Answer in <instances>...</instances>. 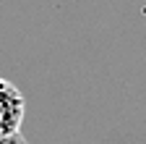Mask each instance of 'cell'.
Segmentation results:
<instances>
[{
    "mask_svg": "<svg viewBox=\"0 0 146 144\" xmlns=\"http://www.w3.org/2000/svg\"><path fill=\"white\" fill-rule=\"evenodd\" d=\"M0 144H29L21 134H16V136H5V139H0Z\"/></svg>",
    "mask_w": 146,
    "mask_h": 144,
    "instance_id": "cell-2",
    "label": "cell"
},
{
    "mask_svg": "<svg viewBox=\"0 0 146 144\" xmlns=\"http://www.w3.org/2000/svg\"><path fill=\"white\" fill-rule=\"evenodd\" d=\"M24 113H26V102L21 89L0 76V139L21 134Z\"/></svg>",
    "mask_w": 146,
    "mask_h": 144,
    "instance_id": "cell-1",
    "label": "cell"
}]
</instances>
